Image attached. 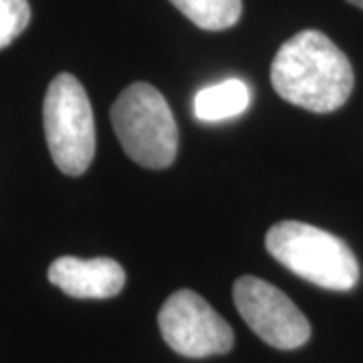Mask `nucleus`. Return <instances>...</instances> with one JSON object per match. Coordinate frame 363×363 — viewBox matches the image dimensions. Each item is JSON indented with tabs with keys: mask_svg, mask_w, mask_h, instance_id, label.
<instances>
[{
	"mask_svg": "<svg viewBox=\"0 0 363 363\" xmlns=\"http://www.w3.org/2000/svg\"><path fill=\"white\" fill-rule=\"evenodd\" d=\"M264 242L272 259L321 289L351 291L359 281V264L353 250L323 228L283 220L267 233Z\"/></svg>",
	"mask_w": 363,
	"mask_h": 363,
	"instance_id": "f03ea898",
	"label": "nucleus"
},
{
	"mask_svg": "<svg viewBox=\"0 0 363 363\" xmlns=\"http://www.w3.org/2000/svg\"><path fill=\"white\" fill-rule=\"evenodd\" d=\"M248 105L250 89L247 83L240 79H226L198 91L194 97V116L200 121L214 123L245 113Z\"/></svg>",
	"mask_w": 363,
	"mask_h": 363,
	"instance_id": "6e6552de",
	"label": "nucleus"
},
{
	"mask_svg": "<svg viewBox=\"0 0 363 363\" xmlns=\"http://www.w3.org/2000/svg\"><path fill=\"white\" fill-rule=\"evenodd\" d=\"M271 81L285 101L313 113L337 111L355 85L345 52L311 28L283 43L272 59Z\"/></svg>",
	"mask_w": 363,
	"mask_h": 363,
	"instance_id": "f257e3e1",
	"label": "nucleus"
},
{
	"mask_svg": "<svg viewBox=\"0 0 363 363\" xmlns=\"http://www.w3.org/2000/svg\"><path fill=\"white\" fill-rule=\"evenodd\" d=\"M30 23L26 0H0V51L6 49Z\"/></svg>",
	"mask_w": 363,
	"mask_h": 363,
	"instance_id": "9d476101",
	"label": "nucleus"
},
{
	"mask_svg": "<svg viewBox=\"0 0 363 363\" xmlns=\"http://www.w3.org/2000/svg\"><path fill=\"white\" fill-rule=\"evenodd\" d=\"M45 135L52 162L67 176L85 174L95 156V119L89 97L77 77L52 79L43 105Z\"/></svg>",
	"mask_w": 363,
	"mask_h": 363,
	"instance_id": "20e7f679",
	"label": "nucleus"
},
{
	"mask_svg": "<svg viewBox=\"0 0 363 363\" xmlns=\"http://www.w3.org/2000/svg\"><path fill=\"white\" fill-rule=\"evenodd\" d=\"M49 281L75 298H111L125 285V271L113 259L61 257L49 267Z\"/></svg>",
	"mask_w": 363,
	"mask_h": 363,
	"instance_id": "0eeeda50",
	"label": "nucleus"
},
{
	"mask_svg": "<svg viewBox=\"0 0 363 363\" xmlns=\"http://www.w3.org/2000/svg\"><path fill=\"white\" fill-rule=\"evenodd\" d=\"M111 123L123 152L143 168L164 169L178 154V125L166 97L147 83L121 91L111 107Z\"/></svg>",
	"mask_w": 363,
	"mask_h": 363,
	"instance_id": "7ed1b4c3",
	"label": "nucleus"
},
{
	"mask_svg": "<svg viewBox=\"0 0 363 363\" xmlns=\"http://www.w3.org/2000/svg\"><path fill=\"white\" fill-rule=\"evenodd\" d=\"M240 317L264 343L277 350H297L311 337V325L298 307L259 277H240L233 289Z\"/></svg>",
	"mask_w": 363,
	"mask_h": 363,
	"instance_id": "423d86ee",
	"label": "nucleus"
},
{
	"mask_svg": "<svg viewBox=\"0 0 363 363\" xmlns=\"http://www.w3.org/2000/svg\"><path fill=\"white\" fill-rule=\"evenodd\" d=\"M347 2H351V4H355V6H359L363 11V0H347Z\"/></svg>",
	"mask_w": 363,
	"mask_h": 363,
	"instance_id": "9b49d317",
	"label": "nucleus"
},
{
	"mask_svg": "<svg viewBox=\"0 0 363 363\" xmlns=\"http://www.w3.org/2000/svg\"><path fill=\"white\" fill-rule=\"evenodd\" d=\"M186 18L204 30L230 28L242 14V0H169Z\"/></svg>",
	"mask_w": 363,
	"mask_h": 363,
	"instance_id": "1a4fd4ad",
	"label": "nucleus"
},
{
	"mask_svg": "<svg viewBox=\"0 0 363 363\" xmlns=\"http://www.w3.org/2000/svg\"><path fill=\"white\" fill-rule=\"evenodd\" d=\"M160 331L172 350L184 357H210L228 353L234 345L233 327L194 291L169 295L157 313Z\"/></svg>",
	"mask_w": 363,
	"mask_h": 363,
	"instance_id": "39448f33",
	"label": "nucleus"
}]
</instances>
